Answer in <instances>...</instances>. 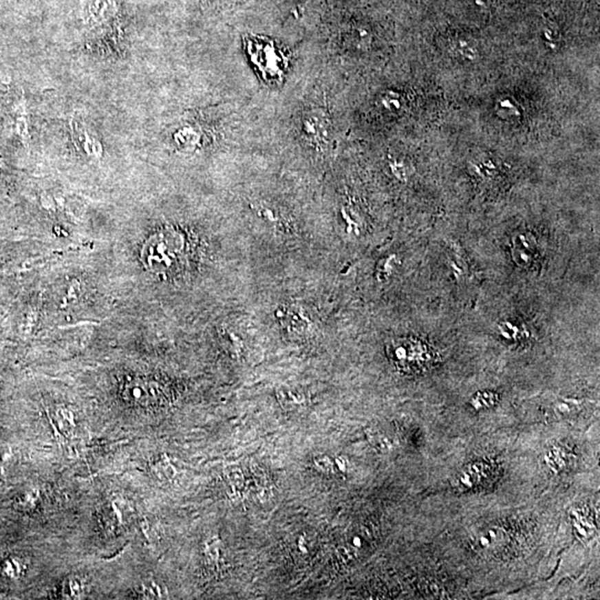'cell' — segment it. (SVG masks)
<instances>
[{
  "label": "cell",
  "mask_w": 600,
  "mask_h": 600,
  "mask_svg": "<svg viewBox=\"0 0 600 600\" xmlns=\"http://www.w3.org/2000/svg\"><path fill=\"white\" fill-rule=\"evenodd\" d=\"M314 467L317 468L318 471H321V473H335V462H332V459L329 458L326 455H317V456H314Z\"/></svg>",
  "instance_id": "obj_11"
},
{
  "label": "cell",
  "mask_w": 600,
  "mask_h": 600,
  "mask_svg": "<svg viewBox=\"0 0 600 600\" xmlns=\"http://www.w3.org/2000/svg\"><path fill=\"white\" fill-rule=\"evenodd\" d=\"M185 257V240L171 229H164L150 237L142 250L146 268L157 274L176 272Z\"/></svg>",
  "instance_id": "obj_1"
},
{
  "label": "cell",
  "mask_w": 600,
  "mask_h": 600,
  "mask_svg": "<svg viewBox=\"0 0 600 600\" xmlns=\"http://www.w3.org/2000/svg\"><path fill=\"white\" fill-rule=\"evenodd\" d=\"M303 127L307 136L316 142H323L328 139V122L326 117L318 111L307 114L303 118Z\"/></svg>",
  "instance_id": "obj_4"
},
{
  "label": "cell",
  "mask_w": 600,
  "mask_h": 600,
  "mask_svg": "<svg viewBox=\"0 0 600 600\" xmlns=\"http://www.w3.org/2000/svg\"><path fill=\"white\" fill-rule=\"evenodd\" d=\"M497 468L487 462H475L462 468L456 476L457 487L462 491H479L496 479Z\"/></svg>",
  "instance_id": "obj_3"
},
{
  "label": "cell",
  "mask_w": 600,
  "mask_h": 600,
  "mask_svg": "<svg viewBox=\"0 0 600 600\" xmlns=\"http://www.w3.org/2000/svg\"><path fill=\"white\" fill-rule=\"evenodd\" d=\"M57 428L61 433L68 435L76 427L75 415L68 408H59L55 414Z\"/></svg>",
  "instance_id": "obj_7"
},
{
  "label": "cell",
  "mask_w": 600,
  "mask_h": 600,
  "mask_svg": "<svg viewBox=\"0 0 600 600\" xmlns=\"http://www.w3.org/2000/svg\"><path fill=\"white\" fill-rule=\"evenodd\" d=\"M367 437L369 439L370 444L376 449L381 450V451H388V450L392 449V442L383 433L370 431V433H367Z\"/></svg>",
  "instance_id": "obj_10"
},
{
  "label": "cell",
  "mask_w": 600,
  "mask_h": 600,
  "mask_svg": "<svg viewBox=\"0 0 600 600\" xmlns=\"http://www.w3.org/2000/svg\"><path fill=\"white\" fill-rule=\"evenodd\" d=\"M335 466L336 469L343 471V473L347 471V467H348V464H347V460L346 459L343 458V457H337V458L335 459Z\"/></svg>",
  "instance_id": "obj_13"
},
{
  "label": "cell",
  "mask_w": 600,
  "mask_h": 600,
  "mask_svg": "<svg viewBox=\"0 0 600 600\" xmlns=\"http://www.w3.org/2000/svg\"><path fill=\"white\" fill-rule=\"evenodd\" d=\"M142 594L144 598H164V592L162 587L159 586L157 583H151L150 585L142 587Z\"/></svg>",
  "instance_id": "obj_12"
},
{
  "label": "cell",
  "mask_w": 600,
  "mask_h": 600,
  "mask_svg": "<svg viewBox=\"0 0 600 600\" xmlns=\"http://www.w3.org/2000/svg\"><path fill=\"white\" fill-rule=\"evenodd\" d=\"M87 594L86 581L83 578L68 577L61 586V594L67 599H81Z\"/></svg>",
  "instance_id": "obj_6"
},
{
  "label": "cell",
  "mask_w": 600,
  "mask_h": 600,
  "mask_svg": "<svg viewBox=\"0 0 600 600\" xmlns=\"http://www.w3.org/2000/svg\"><path fill=\"white\" fill-rule=\"evenodd\" d=\"M389 356L392 361L404 370L424 369L431 361L428 348L411 339L394 341L389 348Z\"/></svg>",
  "instance_id": "obj_2"
},
{
  "label": "cell",
  "mask_w": 600,
  "mask_h": 600,
  "mask_svg": "<svg viewBox=\"0 0 600 600\" xmlns=\"http://www.w3.org/2000/svg\"><path fill=\"white\" fill-rule=\"evenodd\" d=\"M205 556L209 561H218L220 558V540L217 537H211L204 547Z\"/></svg>",
  "instance_id": "obj_9"
},
{
  "label": "cell",
  "mask_w": 600,
  "mask_h": 600,
  "mask_svg": "<svg viewBox=\"0 0 600 600\" xmlns=\"http://www.w3.org/2000/svg\"><path fill=\"white\" fill-rule=\"evenodd\" d=\"M506 540V533L500 528H488L479 533L475 545L480 550L493 551L500 548Z\"/></svg>",
  "instance_id": "obj_5"
},
{
  "label": "cell",
  "mask_w": 600,
  "mask_h": 600,
  "mask_svg": "<svg viewBox=\"0 0 600 600\" xmlns=\"http://www.w3.org/2000/svg\"><path fill=\"white\" fill-rule=\"evenodd\" d=\"M26 570V566L21 558L12 557L5 560L1 566V572L6 577L16 579L21 577Z\"/></svg>",
  "instance_id": "obj_8"
}]
</instances>
